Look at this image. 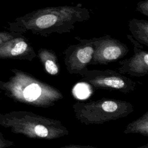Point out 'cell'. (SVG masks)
Segmentation results:
<instances>
[{"instance_id":"1","label":"cell","mask_w":148,"mask_h":148,"mask_svg":"<svg viewBox=\"0 0 148 148\" xmlns=\"http://www.w3.org/2000/svg\"><path fill=\"white\" fill-rule=\"evenodd\" d=\"M89 10L81 3L75 6H49L32 11L16 20L13 32H30L47 37L52 34L70 32L75 24L88 20Z\"/></svg>"},{"instance_id":"2","label":"cell","mask_w":148,"mask_h":148,"mask_svg":"<svg viewBox=\"0 0 148 148\" xmlns=\"http://www.w3.org/2000/svg\"><path fill=\"white\" fill-rule=\"evenodd\" d=\"M14 75L3 84L6 94L14 101L36 108L52 107L63 98L56 87L41 81L31 74L12 69Z\"/></svg>"},{"instance_id":"3","label":"cell","mask_w":148,"mask_h":148,"mask_svg":"<svg viewBox=\"0 0 148 148\" xmlns=\"http://www.w3.org/2000/svg\"><path fill=\"white\" fill-rule=\"evenodd\" d=\"M0 124L15 134L32 139L53 140L69 134L68 130L60 120L30 111H12L0 114Z\"/></svg>"},{"instance_id":"4","label":"cell","mask_w":148,"mask_h":148,"mask_svg":"<svg viewBox=\"0 0 148 148\" xmlns=\"http://www.w3.org/2000/svg\"><path fill=\"white\" fill-rule=\"evenodd\" d=\"M72 108L77 120L84 125H100L128 116L134 112L131 103L117 99L102 98L76 102Z\"/></svg>"},{"instance_id":"5","label":"cell","mask_w":148,"mask_h":148,"mask_svg":"<svg viewBox=\"0 0 148 148\" xmlns=\"http://www.w3.org/2000/svg\"><path fill=\"white\" fill-rule=\"evenodd\" d=\"M81 77V82L88 84L96 90L127 94L133 91L136 87L135 82L112 69H88Z\"/></svg>"},{"instance_id":"6","label":"cell","mask_w":148,"mask_h":148,"mask_svg":"<svg viewBox=\"0 0 148 148\" xmlns=\"http://www.w3.org/2000/svg\"><path fill=\"white\" fill-rule=\"evenodd\" d=\"M78 43L69 46L64 51V61L67 71L71 75H84L88 69L94 51V45L92 39L75 37Z\"/></svg>"},{"instance_id":"7","label":"cell","mask_w":148,"mask_h":148,"mask_svg":"<svg viewBox=\"0 0 148 148\" xmlns=\"http://www.w3.org/2000/svg\"><path fill=\"white\" fill-rule=\"evenodd\" d=\"M91 39L94 51L90 65H108L120 60L129 51L125 43L109 35Z\"/></svg>"},{"instance_id":"8","label":"cell","mask_w":148,"mask_h":148,"mask_svg":"<svg viewBox=\"0 0 148 148\" xmlns=\"http://www.w3.org/2000/svg\"><path fill=\"white\" fill-rule=\"evenodd\" d=\"M36 57L32 45L21 33L0 44V58L32 61Z\"/></svg>"},{"instance_id":"9","label":"cell","mask_w":148,"mask_h":148,"mask_svg":"<svg viewBox=\"0 0 148 148\" xmlns=\"http://www.w3.org/2000/svg\"><path fill=\"white\" fill-rule=\"evenodd\" d=\"M134 54L131 57L119 61L118 72L140 77L148 75V53L134 46Z\"/></svg>"},{"instance_id":"10","label":"cell","mask_w":148,"mask_h":148,"mask_svg":"<svg viewBox=\"0 0 148 148\" xmlns=\"http://www.w3.org/2000/svg\"><path fill=\"white\" fill-rule=\"evenodd\" d=\"M37 57L47 73L53 76L58 74L59 62L54 51L49 49L41 48L38 51Z\"/></svg>"},{"instance_id":"11","label":"cell","mask_w":148,"mask_h":148,"mask_svg":"<svg viewBox=\"0 0 148 148\" xmlns=\"http://www.w3.org/2000/svg\"><path fill=\"white\" fill-rule=\"evenodd\" d=\"M128 27L131 36L137 42L148 46V21L133 18L130 20Z\"/></svg>"},{"instance_id":"12","label":"cell","mask_w":148,"mask_h":148,"mask_svg":"<svg viewBox=\"0 0 148 148\" xmlns=\"http://www.w3.org/2000/svg\"><path fill=\"white\" fill-rule=\"evenodd\" d=\"M125 134H138L148 136V111L128 124L123 132Z\"/></svg>"},{"instance_id":"13","label":"cell","mask_w":148,"mask_h":148,"mask_svg":"<svg viewBox=\"0 0 148 148\" xmlns=\"http://www.w3.org/2000/svg\"><path fill=\"white\" fill-rule=\"evenodd\" d=\"M73 90H75V94L81 99L86 98L88 94V90L84 84H77Z\"/></svg>"},{"instance_id":"14","label":"cell","mask_w":148,"mask_h":148,"mask_svg":"<svg viewBox=\"0 0 148 148\" xmlns=\"http://www.w3.org/2000/svg\"><path fill=\"white\" fill-rule=\"evenodd\" d=\"M136 10L143 15L148 16V0L138 2L136 5Z\"/></svg>"},{"instance_id":"15","label":"cell","mask_w":148,"mask_h":148,"mask_svg":"<svg viewBox=\"0 0 148 148\" xmlns=\"http://www.w3.org/2000/svg\"><path fill=\"white\" fill-rule=\"evenodd\" d=\"M20 33L18 32H0V44L6 40L13 38L17 36Z\"/></svg>"},{"instance_id":"16","label":"cell","mask_w":148,"mask_h":148,"mask_svg":"<svg viewBox=\"0 0 148 148\" xmlns=\"http://www.w3.org/2000/svg\"><path fill=\"white\" fill-rule=\"evenodd\" d=\"M13 143L9 140L5 139L2 136V134L0 133V147H5L10 145H12Z\"/></svg>"},{"instance_id":"17","label":"cell","mask_w":148,"mask_h":148,"mask_svg":"<svg viewBox=\"0 0 148 148\" xmlns=\"http://www.w3.org/2000/svg\"><path fill=\"white\" fill-rule=\"evenodd\" d=\"M127 36L128 39L130 40L131 42V43L133 44V45H134V46H136V47H139V48H140V49H143V46L141 43H139L138 42H137L135 39H134L132 38V36H131V35L127 34Z\"/></svg>"},{"instance_id":"18","label":"cell","mask_w":148,"mask_h":148,"mask_svg":"<svg viewBox=\"0 0 148 148\" xmlns=\"http://www.w3.org/2000/svg\"><path fill=\"white\" fill-rule=\"evenodd\" d=\"M62 147H72V148H75V147H92L90 146H80V145H68V146H63Z\"/></svg>"},{"instance_id":"19","label":"cell","mask_w":148,"mask_h":148,"mask_svg":"<svg viewBox=\"0 0 148 148\" xmlns=\"http://www.w3.org/2000/svg\"><path fill=\"white\" fill-rule=\"evenodd\" d=\"M4 82H2L0 81V88H2V87H3V84Z\"/></svg>"}]
</instances>
